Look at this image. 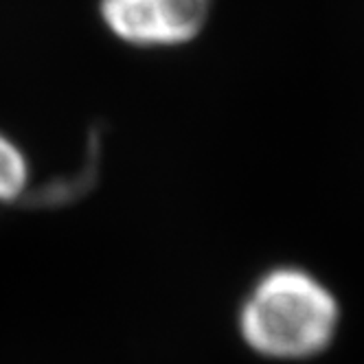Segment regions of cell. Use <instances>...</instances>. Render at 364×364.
Listing matches in <instances>:
<instances>
[{
	"mask_svg": "<svg viewBox=\"0 0 364 364\" xmlns=\"http://www.w3.org/2000/svg\"><path fill=\"white\" fill-rule=\"evenodd\" d=\"M341 325V305L327 285L296 266H279L257 279L242 301V341L270 360H309L329 349Z\"/></svg>",
	"mask_w": 364,
	"mask_h": 364,
	"instance_id": "obj_1",
	"label": "cell"
},
{
	"mask_svg": "<svg viewBox=\"0 0 364 364\" xmlns=\"http://www.w3.org/2000/svg\"><path fill=\"white\" fill-rule=\"evenodd\" d=\"M213 0H99L106 29L123 44L163 50L193 42L206 27Z\"/></svg>",
	"mask_w": 364,
	"mask_h": 364,
	"instance_id": "obj_2",
	"label": "cell"
},
{
	"mask_svg": "<svg viewBox=\"0 0 364 364\" xmlns=\"http://www.w3.org/2000/svg\"><path fill=\"white\" fill-rule=\"evenodd\" d=\"M31 165L24 149L0 132V204H11L29 196Z\"/></svg>",
	"mask_w": 364,
	"mask_h": 364,
	"instance_id": "obj_3",
	"label": "cell"
}]
</instances>
